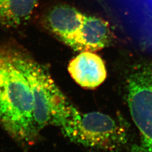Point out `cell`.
<instances>
[{
	"label": "cell",
	"instance_id": "6da1fadb",
	"mask_svg": "<svg viewBox=\"0 0 152 152\" xmlns=\"http://www.w3.org/2000/svg\"><path fill=\"white\" fill-rule=\"evenodd\" d=\"M0 123L20 141H32L38 131L31 88L10 50L0 51Z\"/></svg>",
	"mask_w": 152,
	"mask_h": 152
},
{
	"label": "cell",
	"instance_id": "7a4b0ae2",
	"mask_svg": "<svg viewBox=\"0 0 152 152\" xmlns=\"http://www.w3.org/2000/svg\"><path fill=\"white\" fill-rule=\"evenodd\" d=\"M11 53L31 88L37 129L54 125L66 136L77 109L68 100L44 66L22 53L14 51Z\"/></svg>",
	"mask_w": 152,
	"mask_h": 152
},
{
	"label": "cell",
	"instance_id": "3957f363",
	"mask_svg": "<svg viewBox=\"0 0 152 152\" xmlns=\"http://www.w3.org/2000/svg\"><path fill=\"white\" fill-rule=\"evenodd\" d=\"M127 103L140 131V152L152 150V63L139 65L127 80Z\"/></svg>",
	"mask_w": 152,
	"mask_h": 152
},
{
	"label": "cell",
	"instance_id": "277c9868",
	"mask_svg": "<svg viewBox=\"0 0 152 152\" xmlns=\"http://www.w3.org/2000/svg\"><path fill=\"white\" fill-rule=\"evenodd\" d=\"M85 147L109 149L124 141L125 132L112 117L100 112L75 114L66 136Z\"/></svg>",
	"mask_w": 152,
	"mask_h": 152
},
{
	"label": "cell",
	"instance_id": "5b68a950",
	"mask_svg": "<svg viewBox=\"0 0 152 152\" xmlns=\"http://www.w3.org/2000/svg\"><path fill=\"white\" fill-rule=\"evenodd\" d=\"M68 70L72 79L82 88L94 89L107 78L103 60L94 52L84 51L73 58Z\"/></svg>",
	"mask_w": 152,
	"mask_h": 152
},
{
	"label": "cell",
	"instance_id": "8992f818",
	"mask_svg": "<svg viewBox=\"0 0 152 152\" xmlns=\"http://www.w3.org/2000/svg\"><path fill=\"white\" fill-rule=\"evenodd\" d=\"M112 39V33L108 22L99 18L85 15L73 50L96 52L108 46Z\"/></svg>",
	"mask_w": 152,
	"mask_h": 152
},
{
	"label": "cell",
	"instance_id": "52a82bcc",
	"mask_svg": "<svg viewBox=\"0 0 152 152\" xmlns=\"http://www.w3.org/2000/svg\"><path fill=\"white\" fill-rule=\"evenodd\" d=\"M84 15L74 7L59 6L49 12L47 23L52 32L73 49L75 38L81 27Z\"/></svg>",
	"mask_w": 152,
	"mask_h": 152
},
{
	"label": "cell",
	"instance_id": "ba28073f",
	"mask_svg": "<svg viewBox=\"0 0 152 152\" xmlns=\"http://www.w3.org/2000/svg\"><path fill=\"white\" fill-rule=\"evenodd\" d=\"M38 0H0V24L14 27L31 17Z\"/></svg>",
	"mask_w": 152,
	"mask_h": 152
},
{
	"label": "cell",
	"instance_id": "9c48e42d",
	"mask_svg": "<svg viewBox=\"0 0 152 152\" xmlns=\"http://www.w3.org/2000/svg\"><path fill=\"white\" fill-rule=\"evenodd\" d=\"M140 38L144 44L152 48V22L148 23L143 29Z\"/></svg>",
	"mask_w": 152,
	"mask_h": 152
},
{
	"label": "cell",
	"instance_id": "30bf717a",
	"mask_svg": "<svg viewBox=\"0 0 152 152\" xmlns=\"http://www.w3.org/2000/svg\"><path fill=\"white\" fill-rule=\"evenodd\" d=\"M152 152V151H150V152Z\"/></svg>",
	"mask_w": 152,
	"mask_h": 152
}]
</instances>
